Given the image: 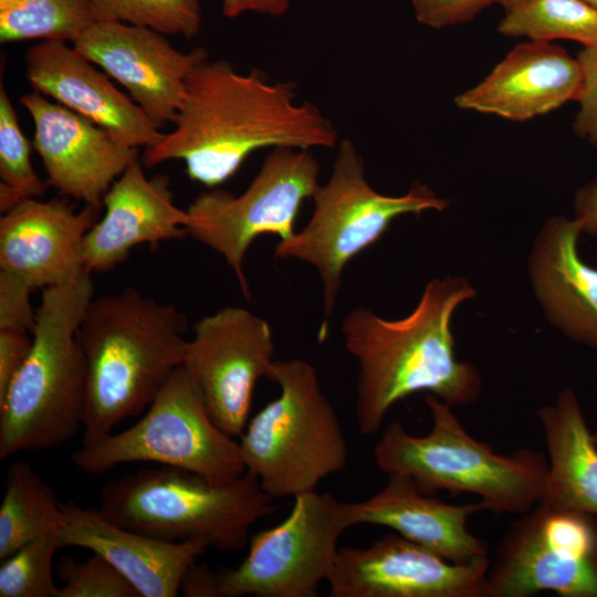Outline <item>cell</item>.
<instances>
[{
    "mask_svg": "<svg viewBox=\"0 0 597 597\" xmlns=\"http://www.w3.org/2000/svg\"><path fill=\"white\" fill-rule=\"evenodd\" d=\"M416 19L423 25L441 29L471 21L499 0H411Z\"/></svg>",
    "mask_w": 597,
    "mask_h": 597,
    "instance_id": "obj_34",
    "label": "cell"
},
{
    "mask_svg": "<svg viewBox=\"0 0 597 597\" xmlns=\"http://www.w3.org/2000/svg\"><path fill=\"white\" fill-rule=\"evenodd\" d=\"M71 460L86 473H104L122 463L156 462L214 485L228 484L247 471L239 442L211 419L199 387L182 365L138 422L82 444Z\"/></svg>",
    "mask_w": 597,
    "mask_h": 597,
    "instance_id": "obj_9",
    "label": "cell"
},
{
    "mask_svg": "<svg viewBox=\"0 0 597 597\" xmlns=\"http://www.w3.org/2000/svg\"><path fill=\"white\" fill-rule=\"evenodd\" d=\"M498 31L507 36L565 39L597 46V8L584 0H527L505 12Z\"/></svg>",
    "mask_w": 597,
    "mask_h": 597,
    "instance_id": "obj_27",
    "label": "cell"
},
{
    "mask_svg": "<svg viewBox=\"0 0 597 597\" xmlns=\"http://www.w3.org/2000/svg\"><path fill=\"white\" fill-rule=\"evenodd\" d=\"M582 69V88L576 102L579 109L573 129L577 136L597 145V46H587L577 54Z\"/></svg>",
    "mask_w": 597,
    "mask_h": 597,
    "instance_id": "obj_33",
    "label": "cell"
},
{
    "mask_svg": "<svg viewBox=\"0 0 597 597\" xmlns=\"http://www.w3.org/2000/svg\"><path fill=\"white\" fill-rule=\"evenodd\" d=\"M485 510L481 501L453 505L420 492L406 474L389 473L384 488L360 502H343L349 526L389 527L405 538L454 564L488 556V544L473 535L469 517Z\"/></svg>",
    "mask_w": 597,
    "mask_h": 597,
    "instance_id": "obj_22",
    "label": "cell"
},
{
    "mask_svg": "<svg viewBox=\"0 0 597 597\" xmlns=\"http://www.w3.org/2000/svg\"><path fill=\"white\" fill-rule=\"evenodd\" d=\"M96 22L92 0H0V42H74Z\"/></svg>",
    "mask_w": 597,
    "mask_h": 597,
    "instance_id": "obj_26",
    "label": "cell"
},
{
    "mask_svg": "<svg viewBox=\"0 0 597 597\" xmlns=\"http://www.w3.org/2000/svg\"><path fill=\"white\" fill-rule=\"evenodd\" d=\"M96 21H116L190 39L201 29L199 0H92Z\"/></svg>",
    "mask_w": 597,
    "mask_h": 597,
    "instance_id": "obj_29",
    "label": "cell"
},
{
    "mask_svg": "<svg viewBox=\"0 0 597 597\" xmlns=\"http://www.w3.org/2000/svg\"><path fill=\"white\" fill-rule=\"evenodd\" d=\"M584 1L588 2L593 7L597 8V0H584Z\"/></svg>",
    "mask_w": 597,
    "mask_h": 597,
    "instance_id": "obj_40",
    "label": "cell"
},
{
    "mask_svg": "<svg viewBox=\"0 0 597 597\" xmlns=\"http://www.w3.org/2000/svg\"><path fill=\"white\" fill-rule=\"evenodd\" d=\"M576 218L554 216L528 254L531 284L546 320L569 339L597 350V269L578 252Z\"/></svg>",
    "mask_w": 597,
    "mask_h": 597,
    "instance_id": "obj_23",
    "label": "cell"
},
{
    "mask_svg": "<svg viewBox=\"0 0 597 597\" xmlns=\"http://www.w3.org/2000/svg\"><path fill=\"white\" fill-rule=\"evenodd\" d=\"M527 0H499V3L504 8L505 12L513 10Z\"/></svg>",
    "mask_w": 597,
    "mask_h": 597,
    "instance_id": "obj_39",
    "label": "cell"
},
{
    "mask_svg": "<svg viewBox=\"0 0 597 597\" xmlns=\"http://www.w3.org/2000/svg\"><path fill=\"white\" fill-rule=\"evenodd\" d=\"M290 4L291 0H222V13L228 18L247 12L280 17L287 12Z\"/></svg>",
    "mask_w": 597,
    "mask_h": 597,
    "instance_id": "obj_38",
    "label": "cell"
},
{
    "mask_svg": "<svg viewBox=\"0 0 597 597\" xmlns=\"http://www.w3.org/2000/svg\"><path fill=\"white\" fill-rule=\"evenodd\" d=\"M32 286L17 274L0 270V329H15L32 335L36 325L30 295Z\"/></svg>",
    "mask_w": 597,
    "mask_h": 597,
    "instance_id": "obj_32",
    "label": "cell"
},
{
    "mask_svg": "<svg viewBox=\"0 0 597 597\" xmlns=\"http://www.w3.org/2000/svg\"><path fill=\"white\" fill-rule=\"evenodd\" d=\"M57 548H87L106 558L140 597H175L188 568L210 544L200 538L170 542L123 527L98 510L61 502Z\"/></svg>",
    "mask_w": 597,
    "mask_h": 597,
    "instance_id": "obj_21",
    "label": "cell"
},
{
    "mask_svg": "<svg viewBox=\"0 0 597 597\" xmlns=\"http://www.w3.org/2000/svg\"><path fill=\"white\" fill-rule=\"evenodd\" d=\"M425 402L430 431L412 436L400 422H389L373 449L380 471L408 475L427 495L441 490L478 495L494 514H523L543 500L548 470L543 452L496 453L463 428L452 407L433 395Z\"/></svg>",
    "mask_w": 597,
    "mask_h": 597,
    "instance_id": "obj_5",
    "label": "cell"
},
{
    "mask_svg": "<svg viewBox=\"0 0 597 597\" xmlns=\"http://www.w3.org/2000/svg\"><path fill=\"white\" fill-rule=\"evenodd\" d=\"M24 61L33 91L107 129L123 145L147 148L164 137L132 97L65 41H40L29 48Z\"/></svg>",
    "mask_w": 597,
    "mask_h": 597,
    "instance_id": "obj_17",
    "label": "cell"
},
{
    "mask_svg": "<svg viewBox=\"0 0 597 597\" xmlns=\"http://www.w3.org/2000/svg\"><path fill=\"white\" fill-rule=\"evenodd\" d=\"M31 146L21 130L4 84L0 85V210L6 213L20 201L42 195L48 182L35 172Z\"/></svg>",
    "mask_w": 597,
    "mask_h": 597,
    "instance_id": "obj_28",
    "label": "cell"
},
{
    "mask_svg": "<svg viewBox=\"0 0 597 597\" xmlns=\"http://www.w3.org/2000/svg\"><path fill=\"white\" fill-rule=\"evenodd\" d=\"M272 496L251 472L214 485L186 470L144 469L107 483L98 511L112 522L170 542L205 540L210 546L241 549L251 526L272 514Z\"/></svg>",
    "mask_w": 597,
    "mask_h": 597,
    "instance_id": "obj_6",
    "label": "cell"
},
{
    "mask_svg": "<svg viewBox=\"0 0 597 597\" xmlns=\"http://www.w3.org/2000/svg\"><path fill=\"white\" fill-rule=\"evenodd\" d=\"M296 84L271 82L258 70L238 72L228 61L200 63L187 81L175 128L145 148L143 165L184 160L193 181L214 188L264 148L334 147L337 132Z\"/></svg>",
    "mask_w": 597,
    "mask_h": 597,
    "instance_id": "obj_1",
    "label": "cell"
},
{
    "mask_svg": "<svg viewBox=\"0 0 597 597\" xmlns=\"http://www.w3.org/2000/svg\"><path fill=\"white\" fill-rule=\"evenodd\" d=\"M575 218L582 232L597 237V178L582 186L574 197Z\"/></svg>",
    "mask_w": 597,
    "mask_h": 597,
    "instance_id": "obj_37",
    "label": "cell"
},
{
    "mask_svg": "<svg viewBox=\"0 0 597 597\" xmlns=\"http://www.w3.org/2000/svg\"><path fill=\"white\" fill-rule=\"evenodd\" d=\"M187 329V317L175 305L135 289L93 297L77 331L86 364L83 444L154 401L182 365Z\"/></svg>",
    "mask_w": 597,
    "mask_h": 597,
    "instance_id": "obj_3",
    "label": "cell"
},
{
    "mask_svg": "<svg viewBox=\"0 0 597 597\" xmlns=\"http://www.w3.org/2000/svg\"><path fill=\"white\" fill-rule=\"evenodd\" d=\"M91 273L43 289L30 354L0 398V459L59 447L83 426L86 364L77 339Z\"/></svg>",
    "mask_w": 597,
    "mask_h": 597,
    "instance_id": "obj_4",
    "label": "cell"
},
{
    "mask_svg": "<svg viewBox=\"0 0 597 597\" xmlns=\"http://www.w3.org/2000/svg\"><path fill=\"white\" fill-rule=\"evenodd\" d=\"M320 165L310 150L277 147L239 196L220 188L201 192L187 208L188 233L220 253L249 298L244 255L255 238L272 233L287 240L303 201L318 184Z\"/></svg>",
    "mask_w": 597,
    "mask_h": 597,
    "instance_id": "obj_10",
    "label": "cell"
},
{
    "mask_svg": "<svg viewBox=\"0 0 597 597\" xmlns=\"http://www.w3.org/2000/svg\"><path fill=\"white\" fill-rule=\"evenodd\" d=\"M577 57L551 41L516 44L476 85L454 97L457 107L524 122L548 114L582 88Z\"/></svg>",
    "mask_w": 597,
    "mask_h": 597,
    "instance_id": "obj_19",
    "label": "cell"
},
{
    "mask_svg": "<svg viewBox=\"0 0 597 597\" xmlns=\"http://www.w3.org/2000/svg\"><path fill=\"white\" fill-rule=\"evenodd\" d=\"M312 199L314 211L310 221L293 237L280 241L274 255L295 258L317 269L323 285V338L346 264L378 241L397 217L429 210L441 212L450 202L421 182H415L400 196L376 191L366 180L364 160L349 139L339 144L331 177L317 187Z\"/></svg>",
    "mask_w": 597,
    "mask_h": 597,
    "instance_id": "obj_8",
    "label": "cell"
},
{
    "mask_svg": "<svg viewBox=\"0 0 597 597\" xmlns=\"http://www.w3.org/2000/svg\"><path fill=\"white\" fill-rule=\"evenodd\" d=\"M179 593L185 597H220L219 570L196 562L185 573Z\"/></svg>",
    "mask_w": 597,
    "mask_h": 597,
    "instance_id": "obj_36",
    "label": "cell"
},
{
    "mask_svg": "<svg viewBox=\"0 0 597 597\" xmlns=\"http://www.w3.org/2000/svg\"><path fill=\"white\" fill-rule=\"evenodd\" d=\"M266 378L281 392L241 434L242 459L270 496L294 498L345 469L347 443L310 363L274 359Z\"/></svg>",
    "mask_w": 597,
    "mask_h": 597,
    "instance_id": "obj_7",
    "label": "cell"
},
{
    "mask_svg": "<svg viewBox=\"0 0 597 597\" xmlns=\"http://www.w3.org/2000/svg\"><path fill=\"white\" fill-rule=\"evenodd\" d=\"M57 532L42 535L2 561L0 597H57L52 562Z\"/></svg>",
    "mask_w": 597,
    "mask_h": 597,
    "instance_id": "obj_30",
    "label": "cell"
},
{
    "mask_svg": "<svg viewBox=\"0 0 597 597\" xmlns=\"http://www.w3.org/2000/svg\"><path fill=\"white\" fill-rule=\"evenodd\" d=\"M488 556L454 564L401 535L342 546L327 579L331 597H489Z\"/></svg>",
    "mask_w": 597,
    "mask_h": 597,
    "instance_id": "obj_14",
    "label": "cell"
},
{
    "mask_svg": "<svg viewBox=\"0 0 597 597\" xmlns=\"http://www.w3.org/2000/svg\"><path fill=\"white\" fill-rule=\"evenodd\" d=\"M548 454L543 501L597 516V443L574 390L537 412Z\"/></svg>",
    "mask_w": 597,
    "mask_h": 597,
    "instance_id": "obj_24",
    "label": "cell"
},
{
    "mask_svg": "<svg viewBox=\"0 0 597 597\" xmlns=\"http://www.w3.org/2000/svg\"><path fill=\"white\" fill-rule=\"evenodd\" d=\"M595 441L597 443V431L594 433Z\"/></svg>",
    "mask_w": 597,
    "mask_h": 597,
    "instance_id": "obj_41",
    "label": "cell"
},
{
    "mask_svg": "<svg viewBox=\"0 0 597 597\" xmlns=\"http://www.w3.org/2000/svg\"><path fill=\"white\" fill-rule=\"evenodd\" d=\"M476 291L464 277L430 280L413 311L384 320L359 306L344 320L345 347L358 363L356 422L362 434L377 433L397 401L420 391L450 407L473 404L480 396V373L454 353L451 321Z\"/></svg>",
    "mask_w": 597,
    "mask_h": 597,
    "instance_id": "obj_2",
    "label": "cell"
},
{
    "mask_svg": "<svg viewBox=\"0 0 597 597\" xmlns=\"http://www.w3.org/2000/svg\"><path fill=\"white\" fill-rule=\"evenodd\" d=\"M15 329H0V398L27 360L32 335Z\"/></svg>",
    "mask_w": 597,
    "mask_h": 597,
    "instance_id": "obj_35",
    "label": "cell"
},
{
    "mask_svg": "<svg viewBox=\"0 0 597 597\" xmlns=\"http://www.w3.org/2000/svg\"><path fill=\"white\" fill-rule=\"evenodd\" d=\"M143 166L134 159L104 196L105 213L84 239V266L91 274L113 269L139 244L188 234L189 214L175 205L169 179L148 178Z\"/></svg>",
    "mask_w": 597,
    "mask_h": 597,
    "instance_id": "obj_20",
    "label": "cell"
},
{
    "mask_svg": "<svg viewBox=\"0 0 597 597\" xmlns=\"http://www.w3.org/2000/svg\"><path fill=\"white\" fill-rule=\"evenodd\" d=\"M19 102L34 123L33 145L48 185L86 206L103 208L104 196L138 157L137 149L39 92L23 94Z\"/></svg>",
    "mask_w": 597,
    "mask_h": 597,
    "instance_id": "obj_16",
    "label": "cell"
},
{
    "mask_svg": "<svg viewBox=\"0 0 597 597\" xmlns=\"http://www.w3.org/2000/svg\"><path fill=\"white\" fill-rule=\"evenodd\" d=\"M80 211L66 200L20 201L0 219V270L17 274L33 290L66 283L83 272L84 239L100 210Z\"/></svg>",
    "mask_w": 597,
    "mask_h": 597,
    "instance_id": "obj_18",
    "label": "cell"
},
{
    "mask_svg": "<svg viewBox=\"0 0 597 597\" xmlns=\"http://www.w3.org/2000/svg\"><path fill=\"white\" fill-rule=\"evenodd\" d=\"M348 528L343 502L328 492L294 496L289 516L255 533L237 568H222L220 597H317Z\"/></svg>",
    "mask_w": 597,
    "mask_h": 597,
    "instance_id": "obj_12",
    "label": "cell"
},
{
    "mask_svg": "<svg viewBox=\"0 0 597 597\" xmlns=\"http://www.w3.org/2000/svg\"><path fill=\"white\" fill-rule=\"evenodd\" d=\"M73 46L124 86L160 127L174 124L190 74L208 60L203 48L181 52L165 34L116 21H96Z\"/></svg>",
    "mask_w": 597,
    "mask_h": 597,
    "instance_id": "obj_15",
    "label": "cell"
},
{
    "mask_svg": "<svg viewBox=\"0 0 597 597\" xmlns=\"http://www.w3.org/2000/svg\"><path fill=\"white\" fill-rule=\"evenodd\" d=\"M182 366L199 387L208 412L228 434L247 427L258 380L268 377L274 344L270 325L242 307H223L199 320Z\"/></svg>",
    "mask_w": 597,
    "mask_h": 597,
    "instance_id": "obj_13",
    "label": "cell"
},
{
    "mask_svg": "<svg viewBox=\"0 0 597 597\" xmlns=\"http://www.w3.org/2000/svg\"><path fill=\"white\" fill-rule=\"evenodd\" d=\"M62 519L61 502L52 488L29 463H13L0 506V559L42 535L57 532Z\"/></svg>",
    "mask_w": 597,
    "mask_h": 597,
    "instance_id": "obj_25",
    "label": "cell"
},
{
    "mask_svg": "<svg viewBox=\"0 0 597 597\" xmlns=\"http://www.w3.org/2000/svg\"><path fill=\"white\" fill-rule=\"evenodd\" d=\"M57 597H140L128 579L97 553L84 562L63 558L56 568Z\"/></svg>",
    "mask_w": 597,
    "mask_h": 597,
    "instance_id": "obj_31",
    "label": "cell"
},
{
    "mask_svg": "<svg viewBox=\"0 0 597 597\" xmlns=\"http://www.w3.org/2000/svg\"><path fill=\"white\" fill-rule=\"evenodd\" d=\"M486 585L489 597H597L595 515L540 501L504 534Z\"/></svg>",
    "mask_w": 597,
    "mask_h": 597,
    "instance_id": "obj_11",
    "label": "cell"
}]
</instances>
